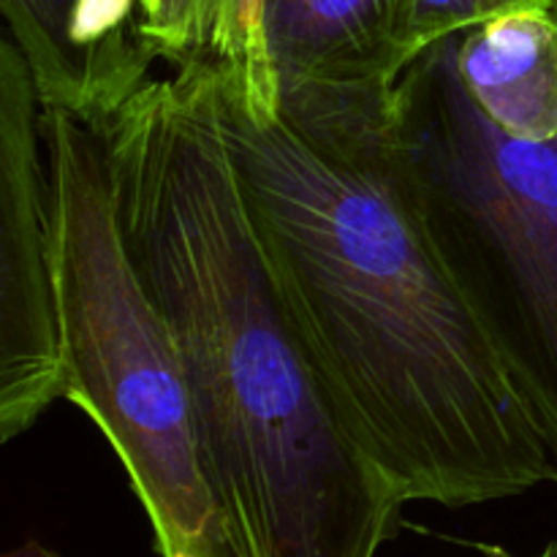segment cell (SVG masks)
I'll return each mask as SVG.
<instances>
[{
	"instance_id": "obj_1",
	"label": "cell",
	"mask_w": 557,
	"mask_h": 557,
	"mask_svg": "<svg viewBox=\"0 0 557 557\" xmlns=\"http://www.w3.org/2000/svg\"><path fill=\"white\" fill-rule=\"evenodd\" d=\"M212 65L256 237L354 444L406 504L466 509L555 484L403 172L392 85L275 90Z\"/></svg>"
},
{
	"instance_id": "obj_2",
	"label": "cell",
	"mask_w": 557,
	"mask_h": 557,
	"mask_svg": "<svg viewBox=\"0 0 557 557\" xmlns=\"http://www.w3.org/2000/svg\"><path fill=\"white\" fill-rule=\"evenodd\" d=\"M123 239L180 346L201 455L248 557H375L406 498L343 428L283 302L215 109V65L107 123Z\"/></svg>"
},
{
	"instance_id": "obj_3",
	"label": "cell",
	"mask_w": 557,
	"mask_h": 557,
	"mask_svg": "<svg viewBox=\"0 0 557 557\" xmlns=\"http://www.w3.org/2000/svg\"><path fill=\"white\" fill-rule=\"evenodd\" d=\"M63 400L117 455L161 557H248L201 455L180 346L134 267L101 125L41 112Z\"/></svg>"
},
{
	"instance_id": "obj_4",
	"label": "cell",
	"mask_w": 557,
	"mask_h": 557,
	"mask_svg": "<svg viewBox=\"0 0 557 557\" xmlns=\"http://www.w3.org/2000/svg\"><path fill=\"white\" fill-rule=\"evenodd\" d=\"M392 131L441 259L557 473V139L493 128L457 76L449 38L392 85Z\"/></svg>"
},
{
	"instance_id": "obj_5",
	"label": "cell",
	"mask_w": 557,
	"mask_h": 557,
	"mask_svg": "<svg viewBox=\"0 0 557 557\" xmlns=\"http://www.w3.org/2000/svg\"><path fill=\"white\" fill-rule=\"evenodd\" d=\"M41 98L20 47L0 41V441L63 400Z\"/></svg>"
},
{
	"instance_id": "obj_6",
	"label": "cell",
	"mask_w": 557,
	"mask_h": 557,
	"mask_svg": "<svg viewBox=\"0 0 557 557\" xmlns=\"http://www.w3.org/2000/svg\"><path fill=\"white\" fill-rule=\"evenodd\" d=\"M44 109L103 125L152 79L141 0H0Z\"/></svg>"
},
{
	"instance_id": "obj_7",
	"label": "cell",
	"mask_w": 557,
	"mask_h": 557,
	"mask_svg": "<svg viewBox=\"0 0 557 557\" xmlns=\"http://www.w3.org/2000/svg\"><path fill=\"white\" fill-rule=\"evenodd\" d=\"M400 0H259V44L277 90L395 85Z\"/></svg>"
},
{
	"instance_id": "obj_8",
	"label": "cell",
	"mask_w": 557,
	"mask_h": 557,
	"mask_svg": "<svg viewBox=\"0 0 557 557\" xmlns=\"http://www.w3.org/2000/svg\"><path fill=\"white\" fill-rule=\"evenodd\" d=\"M449 44L462 87L493 128L557 139V3L495 16Z\"/></svg>"
},
{
	"instance_id": "obj_9",
	"label": "cell",
	"mask_w": 557,
	"mask_h": 557,
	"mask_svg": "<svg viewBox=\"0 0 557 557\" xmlns=\"http://www.w3.org/2000/svg\"><path fill=\"white\" fill-rule=\"evenodd\" d=\"M141 36L174 69L234 60L245 44L243 0H141Z\"/></svg>"
},
{
	"instance_id": "obj_10",
	"label": "cell",
	"mask_w": 557,
	"mask_h": 557,
	"mask_svg": "<svg viewBox=\"0 0 557 557\" xmlns=\"http://www.w3.org/2000/svg\"><path fill=\"white\" fill-rule=\"evenodd\" d=\"M555 3L557 0H400L395 36L397 69L403 74L417 54L468 27L511 11Z\"/></svg>"
},
{
	"instance_id": "obj_11",
	"label": "cell",
	"mask_w": 557,
	"mask_h": 557,
	"mask_svg": "<svg viewBox=\"0 0 557 557\" xmlns=\"http://www.w3.org/2000/svg\"><path fill=\"white\" fill-rule=\"evenodd\" d=\"M243 33H245L243 52H239V58L234 60L250 65V69H259V71H267V74H272L259 44V0H243Z\"/></svg>"
},
{
	"instance_id": "obj_12",
	"label": "cell",
	"mask_w": 557,
	"mask_h": 557,
	"mask_svg": "<svg viewBox=\"0 0 557 557\" xmlns=\"http://www.w3.org/2000/svg\"><path fill=\"white\" fill-rule=\"evenodd\" d=\"M5 557H63V555L54 553L52 547H44V544H38V542H27V544H22V547L11 549Z\"/></svg>"
},
{
	"instance_id": "obj_13",
	"label": "cell",
	"mask_w": 557,
	"mask_h": 557,
	"mask_svg": "<svg viewBox=\"0 0 557 557\" xmlns=\"http://www.w3.org/2000/svg\"><path fill=\"white\" fill-rule=\"evenodd\" d=\"M493 557H506V555L504 553H493ZM536 557H557V544H549V547H544Z\"/></svg>"
}]
</instances>
